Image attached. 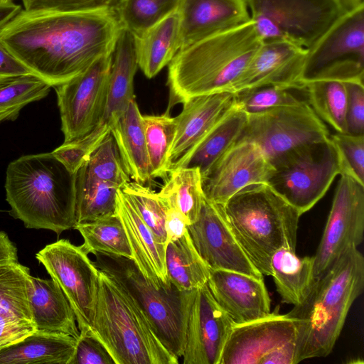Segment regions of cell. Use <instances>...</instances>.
I'll return each mask as SVG.
<instances>
[{
  "label": "cell",
  "instance_id": "obj_35",
  "mask_svg": "<svg viewBox=\"0 0 364 364\" xmlns=\"http://www.w3.org/2000/svg\"><path fill=\"white\" fill-rule=\"evenodd\" d=\"M73 229L82 235L81 246L87 254L109 253L132 259L124 227L115 213L93 221L76 223Z\"/></svg>",
  "mask_w": 364,
  "mask_h": 364
},
{
  "label": "cell",
  "instance_id": "obj_25",
  "mask_svg": "<svg viewBox=\"0 0 364 364\" xmlns=\"http://www.w3.org/2000/svg\"><path fill=\"white\" fill-rule=\"evenodd\" d=\"M28 300L36 331L79 338L80 330L74 311L61 288L53 279L31 275Z\"/></svg>",
  "mask_w": 364,
  "mask_h": 364
},
{
  "label": "cell",
  "instance_id": "obj_12",
  "mask_svg": "<svg viewBox=\"0 0 364 364\" xmlns=\"http://www.w3.org/2000/svg\"><path fill=\"white\" fill-rule=\"evenodd\" d=\"M296 329L287 314L235 323L219 364H296Z\"/></svg>",
  "mask_w": 364,
  "mask_h": 364
},
{
  "label": "cell",
  "instance_id": "obj_21",
  "mask_svg": "<svg viewBox=\"0 0 364 364\" xmlns=\"http://www.w3.org/2000/svg\"><path fill=\"white\" fill-rule=\"evenodd\" d=\"M175 117L176 132L168 156V173L188 156L234 107L235 93L220 92L192 97Z\"/></svg>",
  "mask_w": 364,
  "mask_h": 364
},
{
  "label": "cell",
  "instance_id": "obj_41",
  "mask_svg": "<svg viewBox=\"0 0 364 364\" xmlns=\"http://www.w3.org/2000/svg\"><path fill=\"white\" fill-rule=\"evenodd\" d=\"M141 218L160 241L167 245L165 220L167 204L159 193L145 185L129 181L120 188Z\"/></svg>",
  "mask_w": 364,
  "mask_h": 364
},
{
  "label": "cell",
  "instance_id": "obj_44",
  "mask_svg": "<svg viewBox=\"0 0 364 364\" xmlns=\"http://www.w3.org/2000/svg\"><path fill=\"white\" fill-rule=\"evenodd\" d=\"M69 364H115L104 345L90 331L80 333Z\"/></svg>",
  "mask_w": 364,
  "mask_h": 364
},
{
  "label": "cell",
  "instance_id": "obj_18",
  "mask_svg": "<svg viewBox=\"0 0 364 364\" xmlns=\"http://www.w3.org/2000/svg\"><path fill=\"white\" fill-rule=\"evenodd\" d=\"M234 324L207 284L198 289L188 321L183 364H219Z\"/></svg>",
  "mask_w": 364,
  "mask_h": 364
},
{
  "label": "cell",
  "instance_id": "obj_26",
  "mask_svg": "<svg viewBox=\"0 0 364 364\" xmlns=\"http://www.w3.org/2000/svg\"><path fill=\"white\" fill-rule=\"evenodd\" d=\"M133 36L138 67L147 78H153L181 48L178 11Z\"/></svg>",
  "mask_w": 364,
  "mask_h": 364
},
{
  "label": "cell",
  "instance_id": "obj_42",
  "mask_svg": "<svg viewBox=\"0 0 364 364\" xmlns=\"http://www.w3.org/2000/svg\"><path fill=\"white\" fill-rule=\"evenodd\" d=\"M296 90L277 85L247 90L235 93V105L247 114H252L275 107L307 101L294 94Z\"/></svg>",
  "mask_w": 364,
  "mask_h": 364
},
{
  "label": "cell",
  "instance_id": "obj_33",
  "mask_svg": "<svg viewBox=\"0 0 364 364\" xmlns=\"http://www.w3.org/2000/svg\"><path fill=\"white\" fill-rule=\"evenodd\" d=\"M159 193L183 215L188 225L196 221L205 197L198 168L171 171Z\"/></svg>",
  "mask_w": 364,
  "mask_h": 364
},
{
  "label": "cell",
  "instance_id": "obj_27",
  "mask_svg": "<svg viewBox=\"0 0 364 364\" xmlns=\"http://www.w3.org/2000/svg\"><path fill=\"white\" fill-rule=\"evenodd\" d=\"M114 139L124 168L134 181L144 185L153 178L141 114L135 99L122 117L112 126Z\"/></svg>",
  "mask_w": 364,
  "mask_h": 364
},
{
  "label": "cell",
  "instance_id": "obj_7",
  "mask_svg": "<svg viewBox=\"0 0 364 364\" xmlns=\"http://www.w3.org/2000/svg\"><path fill=\"white\" fill-rule=\"evenodd\" d=\"M94 255L97 268L111 277L135 303L164 346L177 358L182 357L197 290L181 291L171 283L157 287L132 259L109 253Z\"/></svg>",
  "mask_w": 364,
  "mask_h": 364
},
{
  "label": "cell",
  "instance_id": "obj_14",
  "mask_svg": "<svg viewBox=\"0 0 364 364\" xmlns=\"http://www.w3.org/2000/svg\"><path fill=\"white\" fill-rule=\"evenodd\" d=\"M326 224L314 255V277L325 274L348 250L363 240L364 185L340 174Z\"/></svg>",
  "mask_w": 364,
  "mask_h": 364
},
{
  "label": "cell",
  "instance_id": "obj_24",
  "mask_svg": "<svg viewBox=\"0 0 364 364\" xmlns=\"http://www.w3.org/2000/svg\"><path fill=\"white\" fill-rule=\"evenodd\" d=\"M138 68L133 35L122 28L117 41L109 73L108 90L102 116L96 128L105 134L122 117L135 99L134 79Z\"/></svg>",
  "mask_w": 364,
  "mask_h": 364
},
{
  "label": "cell",
  "instance_id": "obj_53",
  "mask_svg": "<svg viewBox=\"0 0 364 364\" xmlns=\"http://www.w3.org/2000/svg\"><path fill=\"white\" fill-rule=\"evenodd\" d=\"M12 1V0H0V1Z\"/></svg>",
  "mask_w": 364,
  "mask_h": 364
},
{
  "label": "cell",
  "instance_id": "obj_19",
  "mask_svg": "<svg viewBox=\"0 0 364 364\" xmlns=\"http://www.w3.org/2000/svg\"><path fill=\"white\" fill-rule=\"evenodd\" d=\"M306 55L307 48L286 39L262 41L232 92L267 85L304 90L301 75Z\"/></svg>",
  "mask_w": 364,
  "mask_h": 364
},
{
  "label": "cell",
  "instance_id": "obj_23",
  "mask_svg": "<svg viewBox=\"0 0 364 364\" xmlns=\"http://www.w3.org/2000/svg\"><path fill=\"white\" fill-rule=\"evenodd\" d=\"M116 201L115 213L125 230L136 265L157 287L170 284L165 262L166 245L146 225L121 188Z\"/></svg>",
  "mask_w": 364,
  "mask_h": 364
},
{
  "label": "cell",
  "instance_id": "obj_49",
  "mask_svg": "<svg viewBox=\"0 0 364 364\" xmlns=\"http://www.w3.org/2000/svg\"><path fill=\"white\" fill-rule=\"evenodd\" d=\"M164 200L167 204L165 231L166 234V242L168 243L175 241L183 236L188 231V223L183 215L176 208L168 203L166 199Z\"/></svg>",
  "mask_w": 364,
  "mask_h": 364
},
{
  "label": "cell",
  "instance_id": "obj_28",
  "mask_svg": "<svg viewBox=\"0 0 364 364\" xmlns=\"http://www.w3.org/2000/svg\"><path fill=\"white\" fill-rule=\"evenodd\" d=\"M76 343L77 339L69 335L36 331L0 348V364H69Z\"/></svg>",
  "mask_w": 364,
  "mask_h": 364
},
{
  "label": "cell",
  "instance_id": "obj_17",
  "mask_svg": "<svg viewBox=\"0 0 364 364\" xmlns=\"http://www.w3.org/2000/svg\"><path fill=\"white\" fill-rule=\"evenodd\" d=\"M188 232L210 269L230 270L263 279L235 238L222 205L204 197L198 218L188 225Z\"/></svg>",
  "mask_w": 364,
  "mask_h": 364
},
{
  "label": "cell",
  "instance_id": "obj_52",
  "mask_svg": "<svg viewBox=\"0 0 364 364\" xmlns=\"http://www.w3.org/2000/svg\"><path fill=\"white\" fill-rule=\"evenodd\" d=\"M344 12L350 11L364 4V0H336Z\"/></svg>",
  "mask_w": 364,
  "mask_h": 364
},
{
  "label": "cell",
  "instance_id": "obj_5",
  "mask_svg": "<svg viewBox=\"0 0 364 364\" xmlns=\"http://www.w3.org/2000/svg\"><path fill=\"white\" fill-rule=\"evenodd\" d=\"M222 205L235 238L262 275H271V258L279 248L296 250L301 215L268 183L248 186Z\"/></svg>",
  "mask_w": 364,
  "mask_h": 364
},
{
  "label": "cell",
  "instance_id": "obj_2",
  "mask_svg": "<svg viewBox=\"0 0 364 364\" xmlns=\"http://www.w3.org/2000/svg\"><path fill=\"white\" fill-rule=\"evenodd\" d=\"M262 43L250 18L179 49L168 64L166 112L196 96L233 92L235 82Z\"/></svg>",
  "mask_w": 364,
  "mask_h": 364
},
{
  "label": "cell",
  "instance_id": "obj_11",
  "mask_svg": "<svg viewBox=\"0 0 364 364\" xmlns=\"http://www.w3.org/2000/svg\"><path fill=\"white\" fill-rule=\"evenodd\" d=\"M239 139L258 145L272 164L299 146L325 141L330 134L307 101L247 114Z\"/></svg>",
  "mask_w": 364,
  "mask_h": 364
},
{
  "label": "cell",
  "instance_id": "obj_6",
  "mask_svg": "<svg viewBox=\"0 0 364 364\" xmlns=\"http://www.w3.org/2000/svg\"><path fill=\"white\" fill-rule=\"evenodd\" d=\"M90 331L104 345L115 364L178 363V358L161 342L139 308L100 270L95 314Z\"/></svg>",
  "mask_w": 364,
  "mask_h": 364
},
{
  "label": "cell",
  "instance_id": "obj_22",
  "mask_svg": "<svg viewBox=\"0 0 364 364\" xmlns=\"http://www.w3.org/2000/svg\"><path fill=\"white\" fill-rule=\"evenodd\" d=\"M178 13L181 48L250 20L246 0H182Z\"/></svg>",
  "mask_w": 364,
  "mask_h": 364
},
{
  "label": "cell",
  "instance_id": "obj_37",
  "mask_svg": "<svg viewBox=\"0 0 364 364\" xmlns=\"http://www.w3.org/2000/svg\"><path fill=\"white\" fill-rule=\"evenodd\" d=\"M51 87L35 74L0 80V124L16 120L24 107L46 97Z\"/></svg>",
  "mask_w": 364,
  "mask_h": 364
},
{
  "label": "cell",
  "instance_id": "obj_16",
  "mask_svg": "<svg viewBox=\"0 0 364 364\" xmlns=\"http://www.w3.org/2000/svg\"><path fill=\"white\" fill-rule=\"evenodd\" d=\"M274 171L258 145L238 139L202 177L204 196L213 203L224 205L248 186L267 183Z\"/></svg>",
  "mask_w": 364,
  "mask_h": 364
},
{
  "label": "cell",
  "instance_id": "obj_51",
  "mask_svg": "<svg viewBox=\"0 0 364 364\" xmlns=\"http://www.w3.org/2000/svg\"><path fill=\"white\" fill-rule=\"evenodd\" d=\"M12 1H0V31L21 11Z\"/></svg>",
  "mask_w": 364,
  "mask_h": 364
},
{
  "label": "cell",
  "instance_id": "obj_15",
  "mask_svg": "<svg viewBox=\"0 0 364 364\" xmlns=\"http://www.w3.org/2000/svg\"><path fill=\"white\" fill-rule=\"evenodd\" d=\"M112 60V54L104 56L82 73L53 87L65 142L86 135L100 121L106 102Z\"/></svg>",
  "mask_w": 364,
  "mask_h": 364
},
{
  "label": "cell",
  "instance_id": "obj_4",
  "mask_svg": "<svg viewBox=\"0 0 364 364\" xmlns=\"http://www.w3.org/2000/svg\"><path fill=\"white\" fill-rule=\"evenodd\" d=\"M6 200L10 215L26 228L58 235L75 225V174L53 154L22 156L6 171Z\"/></svg>",
  "mask_w": 364,
  "mask_h": 364
},
{
  "label": "cell",
  "instance_id": "obj_46",
  "mask_svg": "<svg viewBox=\"0 0 364 364\" xmlns=\"http://www.w3.org/2000/svg\"><path fill=\"white\" fill-rule=\"evenodd\" d=\"M36 331L32 321L14 313L0 310V348L18 342Z\"/></svg>",
  "mask_w": 364,
  "mask_h": 364
},
{
  "label": "cell",
  "instance_id": "obj_3",
  "mask_svg": "<svg viewBox=\"0 0 364 364\" xmlns=\"http://www.w3.org/2000/svg\"><path fill=\"white\" fill-rule=\"evenodd\" d=\"M363 287L364 257L357 247L348 250L315 279L305 299L287 314L296 329V363L331 353Z\"/></svg>",
  "mask_w": 364,
  "mask_h": 364
},
{
  "label": "cell",
  "instance_id": "obj_13",
  "mask_svg": "<svg viewBox=\"0 0 364 364\" xmlns=\"http://www.w3.org/2000/svg\"><path fill=\"white\" fill-rule=\"evenodd\" d=\"M36 258L65 295L80 333L90 331L95 314L100 270L88 254L81 246L61 239L41 250Z\"/></svg>",
  "mask_w": 364,
  "mask_h": 364
},
{
  "label": "cell",
  "instance_id": "obj_36",
  "mask_svg": "<svg viewBox=\"0 0 364 364\" xmlns=\"http://www.w3.org/2000/svg\"><path fill=\"white\" fill-rule=\"evenodd\" d=\"M142 118L151 178L166 179L169 152L176 132L175 118L167 112L142 115Z\"/></svg>",
  "mask_w": 364,
  "mask_h": 364
},
{
  "label": "cell",
  "instance_id": "obj_10",
  "mask_svg": "<svg viewBox=\"0 0 364 364\" xmlns=\"http://www.w3.org/2000/svg\"><path fill=\"white\" fill-rule=\"evenodd\" d=\"M262 41L286 39L311 47L345 12L336 0H246Z\"/></svg>",
  "mask_w": 364,
  "mask_h": 364
},
{
  "label": "cell",
  "instance_id": "obj_31",
  "mask_svg": "<svg viewBox=\"0 0 364 364\" xmlns=\"http://www.w3.org/2000/svg\"><path fill=\"white\" fill-rule=\"evenodd\" d=\"M165 262L168 279L178 289L197 290L207 284L210 269L197 252L188 231L167 243Z\"/></svg>",
  "mask_w": 364,
  "mask_h": 364
},
{
  "label": "cell",
  "instance_id": "obj_38",
  "mask_svg": "<svg viewBox=\"0 0 364 364\" xmlns=\"http://www.w3.org/2000/svg\"><path fill=\"white\" fill-rule=\"evenodd\" d=\"M182 0H119L113 7L122 27L138 35L177 12Z\"/></svg>",
  "mask_w": 364,
  "mask_h": 364
},
{
  "label": "cell",
  "instance_id": "obj_48",
  "mask_svg": "<svg viewBox=\"0 0 364 364\" xmlns=\"http://www.w3.org/2000/svg\"><path fill=\"white\" fill-rule=\"evenodd\" d=\"M34 74L0 40V80Z\"/></svg>",
  "mask_w": 364,
  "mask_h": 364
},
{
  "label": "cell",
  "instance_id": "obj_50",
  "mask_svg": "<svg viewBox=\"0 0 364 364\" xmlns=\"http://www.w3.org/2000/svg\"><path fill=\"white\" fill-rule=\"evenodd\" d=\"M18 262V250L8 235L0 231V266Z\"/></svg>",
  "mask_w": 364,
  "mask_h": 364
},
{
  "label": "cell",
  "instance_id": "obj_45",
  "mask_svg": "<svg viewBox=\"0 0 364 364\" xmlns=\"http://www.w3.org/2000/svg\"><path fill=\"white\" fill-rule=\"evenodd\" d=\"M119 0H22L27 11H79L113 8Z\"/></svg>",
  "mask_w": 364,
  "mask_h": 364
},
{
  "label": "cell",
  "instance_id": "obj_30",
  "mask_svg": "<svg viewBox=\"0 0 364 364\" xmlns=\"http://www.w3.org/2000/svg\"><path fill=\"white\" fill-rule=\"evenodd\" d=\"M314 263V256L299 257L287 247L274 253L271 276L283 302L296 306L305 299L315 281Z\"/></svg>",
  "mask_w": 364,
  "mask_h": 364
},
{
  "label": "cell",
  "instance_id": "obj_34",
  "mask_svg": "<svg viewBox=\"0 0 364 364\" xmlns=\"http://www.w3.org/2000/svg\"><path fill=\"white\" fill-rule=\"evenodd\" d=\"M306 100L317 116L336 132H347L348 88L339 80H318L305 85Z\"/></svg>",
  "mask_w": 364,
  "mask_h": 364
},
{
  "label": "cell",
  "instance_id": "obj_32",
  "mask_svg": "<svg viewBox=\"0 0 364 364\" xmlns=\"http://www.w3.org/2000/svg\"><path fill=\"white\" fill-rule=\"evenodd\" d=\"M119 188L90 177L80 167L75 173V224L114 215Z\"/></svg>",
  "mask_w": 364,
  "mask_h": 364
},
{
  "label": "cell",
  "instance_id": "obj_1",
  "mask_svg": "<svg viewBox=\"0 0 364 364\" xmlns=\"http://www.w3.org/2000/svg\"><path fill=\"white\" fill-rule=\"evenodd\" d=\"M122 27L113 8L79 11H21L0 40L52 87L113 53Z\"/></svg>",
  "mask_w": 364,
  "mask_h": 364
},
{
  "label": "cell",
  "instance_id": "obj_40",
  "mask_svg": "<svg viewBox=\"0 0 364 364\" xmlns=\"http://www.w3.org/2000/svg\"><path fill=\"white\" fill-rule=\"evenodd\" d=\"M90 177L117 188L130 181L112 134H108L81 166Z\"/></svg>",
  "mask_w": 364,
  "mask_h": 364
},
{
  "label": "cell",
  "instance_id": "obj_20",
  "mask_svg": "<svg viewBox=\"0 0 364 364\" xmlns=\"http://www.w3.org/2000/svg\"><path fill=\"white\" fill-rule=\"evenodd\" d=\"M207 285L235 323L253 321L271 313V299L263 279L230 270L210 269Z\"/></svg>",
  "mask_w": 364,
  "mask_h": 364
},
{
  "label": "cell",
  "instance_id": "obj_29",
  "mask_svg": "<svg viewBox=\"0 0 364 364\" xmlns=\"http://www.w3.org/2000/svg\"><path fill=\"white\" fill-rule=\"evenodd\" d=\"M247 114L236 105L211 129L193 151L173 169L198 168L204 176L242 133Z\"/></svg>",
  "mask_w": 364,
  "mask_h": 364
},
{
  "label": "cell",
  "instance_id": "obj_39",
  "mask_svg": "<svg viewBox=\"0 0 364 364\" xmlns=\"http://www.w3.org/2000/svg\"><path fill=\"white\" fill-rule=\"evenodd\" d=\"M30 277L29 268L19 262L0 266V310L32 321L28 300Z\"/></svg>",
  "mask_w": 364,
  "mask_h": 364
},
{
  "label": "cell",
  "instance_id": "obj_9",
  "mask_svg": "<svg viewBox=\"0 0 364 364\" xmlns=\"http://www.w3.org/2000/svg\"><path fill=\"white\" fill-rule=\"evenodd\" d=\"M364 4L343 14L307 49L303 85L318 80L364 81Z\"/></svg>",
  "mask_w": 364,
  "mask_h": 364
},
{
  "label": "cell",
  "instance_id": "obj_8",
  "mask_svg": "<svg viewBox=\"0 0 364 364\" xmlns=\"http://www.w3.org/2000/svg\"><path fill=\"white\" fill-rule=\"evenodd\" d=\"M272 164L275 171L267 183L301 215L324 196L342 172L338 151L330 137L295 148Z\"/></svg>",
  "mask_w": 364,
  "mask_h": 364
},
{
  "label": "cell",
  "instance_id": "obj_47",
  "mask_svg": "<svg viewBox=\"0 0 364 364\" xmlns=\"http://www.w3.org/2000/svg\"><path fill=\"white\" fill-rule=\"evenodd\" d=\"M346 85L348 94L347 132L364 134V84L350 82Z\"/></svg>",
  "mask_w": 364,
  "mask_h": 364
},
{
  "label": "cell",
  "instance_id": "obj_43",
  "mask_svg": "<svg viewBox=\"0 0 364 364\" xmlns=\"http://www.w3.org/2000/svg\"><path fill=\"white\" fill-rule=\"evenodd\" d=\"M329 137L338 151L341 173L364 185V134L336 132Z\"/></svg>",
  "mask_w": 364,
  "mask_h": 364
}]
</instances>
